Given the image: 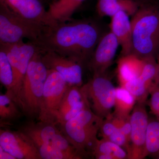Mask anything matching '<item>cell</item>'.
<instances>
[{
	"label": "cell",
	"mask_w": 159,
	"mask_h": 159,
	"mask_svg": "<svg viewBox=\"0 0 159 159\" xmlns=\"http://www.w3.org/2000/svg\"><path fill=\"white\" fill-rule=\"evenodd\" d=\"M92 156L97 159H127L128 153L122 147L106 139H98Z\"/></svg>",
	"instance_id": "20"
},
{
	"label": "cell",
	"mask_w": 159,
	"mask_h": 159,
	"mask_svg": "<svg viewBox=\"0 0 159 159\" xmlns=\"http://www.w3.org/2000/svg\"><path fill=\"white\" fill-rule=\"evenodd\" d=\"M119 46L116 37L111 31L103 33L89 60L86 67L93 75L107 72L112 64Z\"/></svg>",
	"instance_id": "11"
},
{
	"label": "cell",
	"mask_w": 159,
	"mask_h": 159,
	"mask_svg": "<svg viewBox=\"0 0 159 159\" xmlns=\"http://www.w3.org/2000/svg\"><path fill=\"white\" fill-rule=\"evenodd\" d=\"M42 59L48 69L59 73L70 85L81 87L83 66L77 61L51 51L42 52Z\"/></svg>",
	"instance_id": "12"
},
{
	"label": "cell",
	"mask_w": 159,
	"mask_h": 159,
	"mask_svg": "<svg viewBox=\"0 0 159 159\" xmlns=\"http://www.w3.org/2000/svg\"><path fill=\"white\" fill-rule=\"evenodd\" d=\"M0 159H16V158L0 146Z\"/></svg>",
	"instance_id": "29"
},
{
	"label": "cell",
	"mask_w": 159,
	"mask_h": 159,
	"mask_svg": "<svg viewBox=\"0 0 159 159\" xmlns=\"http://www.w3.org/2000/svg\"><path fill=\"white\" fill-rule=\"evenodd\" d=\"M69 85L59 73L48 69L38 117L39 121L56 124L57 111Z\"/></svg>",
	"instance_id": "8"
},
{
	"label": "cell",
	"mask_w": 159,
	"mask_h": 159,
	"mask_svg": "<svg viewBox=\"0 0 159 159\" xmlns=\"http://www.w3.org/2000/svg\"><path fill=\"white\" fill-rule=\"evenodd\" d=\"M136 101L134 96L126 89L122 87L116 88L114 111L113 115L118 117L130 116Z\"/></svg>",
	"instance_id": "21"
},
{
	"label": "cell",
	"mask_w": 159,
	"mask_h": 159,
	"mask_svg": "<svg viewBox=\"0 0 159 159\" xmlns=\"http://www.w3.org/2000/svg\"><path fill=\"white\" fill-rule=\"evenodd\" d=\"M157 61L158 64L159 70V54L158 55L157 57Z\"/></svg>",
	"instance_id": "30"
},
{
	"label": "cell",
	"mask_w": 159,
	"mask_h": 159,
	"mask_svg": "<svg viewBox=\"0 0 159 159\" xmlns=\"http://www.w3.org/2000/svg\"><path fill=\"white\" fill-rule=\"evenodd\" d=\"M41 1H42V2H43L44 1V0H41Z\"/></svg>",
	"instance_id": "31"
},
{
	"label": "cell",
	"mask_w": 159,
	"mask_h": 159,
	"mask_svg": "<svg viewBox=\"0 0 159 159\" xmlns=\"http://www.w3.org/2000/svg\"><path fill=\"white\" fill-rule=\"evenodd\" d=\"M159 159V120L149 119L146 143L145 157Z\"/></svg>",
	"instance_id": "23"
},
{
	"label": "cell",
	"mask_w": 159,
	"mask_h": 159,
	"mask_svg": "<svg viewBox=\"0 0 159 159\" xmlns=\"http://www.w3.org/2000/svg\"><path fill=\"white\" fill-rule=\"evenodd\" d=\"M57 124L41 122L37 123H29L25 125L20 130L26 134L33 141L36 147L43 144L49 143L54 137L59 133Z\"/></svg>",
	"instance_id": "18"
},
{
	"label": "cell",
	"mask_w": 159,
	"mask_h": 159,
	"mask_svg": "<svg viewBox=\"0 0 159 159\" xmlns=\"http://www.w3.org/2000/svg\"><path fill=\"white\" fill-rule=\"evenodd\" d=\"M41 51L31 59L23 81L20 107L29 117H38L48 69L42 59Z\"/></svg>",
	"instance_id": "4"
},
{
	"label": "cell",
	"mask_w": 159,
	"mask_h": 159,
	"mask_svg": "<svg viewBox=\"0 0 159 159\" xmlns=\"http://www.w3.org/2000/svg\"><path fill=\"white\" fill-rule=\"evenodd\" d=\"M129 17L125 11H120L111 17L110 31L116 37L121 47V56L131 54V24Z\"/></svg>",
	"instance_id": "15"
},
{
	"label": "cell",
	"mask_w": 159,
	"mask_h": 159,
	"mask_svg": "<svg viewBox=\"0 0 159 159\" xmlns=\"http://www.w3.org/2000/svg\"><path fill=\"white\" fill-rule=\"evenodd\" d=\"M145 104L136 102L131 113L130 148L128 159L145 158V143L149 119Z\"/></svg>",
	"instance_id": "9"
},
{
	"label": "cell",
	"mask_w": 159,
	"mask_h": 159,
	"mask_svg": "<svg viewBox=\"0 0 159 159\" xmlns=\"http://www.w3.org/2000/svg\"><path fill=\"white\" fill-rule=\"evenodd\" d=\"M0 146L16 159H42L34 142L21 130L1 129Z\"/></svg>",
	"instance_id": "10"
},
{
	"label": "cell",
	"mask_w": 159,
	"mask_h": 159,
	"mask_svg": "<svg viewBox=\"0 0 159 159\" xmlns=\"http://www.w3.org/2000/svg\"><path fill=\"white\" fill-rule=\"evenodd\" d=\"M152 87L139 77L126 83L122 87L125 88L134 96L136 102L146 104Z\"/></svg>",
	"instance_id": "24"
},
{
	"label": "cell",
	"mask_w": 159,
	"mask_h": 159,
	"mask_svg": "<svg viewBox=\"0 0 159 159\" xmlns=\"http://www.w3.org/2000/svg\"><path fill=\"white\" fill-rule=\"evenodd\" d=\"M140 5V0H97V11L100 17H111L120 11L133 16Z\"/></svg>",
	"instance_id": "17"
},
{
	"label": "cell",
	"mask_w": 159,
	"mask_h": 159,
	"mask_svg": "<svg viewBox=\"0 0 159 159\" xmlns=\"http://www.w3.org/2000/svg\"><path fill=\"white\" fill-rule=\"evenodd\" d=\"M46 27L20 16L0 0V45L14 44L25 39L36 42Z\"/></svg>",
	"instance_id": "5"
},
{
	"label": "cell",
	"mask_w": 159,
	"mask_h": 159,
	"mask_svg": "<svg viewBox=\"0 0 159 159\" xmlns=\"http://www.w3.org/2000/svg\"><path fill=\"white\" fill-rule=\"evenodd\" d=\"M81 87L69 85L56 114L57 125L62 126L84 109L89 106Z\"/></svg>",
	"instance_id": "14"
},
{
	"label": "cell",
	"mask_w": 159,
	"mask_h": 159,
	"mask_svg": "<svg viewBox=\"0 0 159 159\" xmlns=\"http://www.w3.org/2000/svg\"><path fill=\"white\" fill-rule=\"evenodd\" d=\"M85 0H56L49 5L48 10L51 18L57 22L73 19L72 16Z\"/></svg>",
	"instance_id": "19"
},
{
	"label": "cell",
	"mask_w": 159,
	"mask_h": 159,
	"mask_svg": "<svg viewBox=\"0 0 159 159\" xmlns=\"http://www.w3.org/2000/svg\"><path fill=\"white\" fill-rule=\"evenodd\" d=\"M150 99L148 104L151 112L159 120V84L154 85L150 91Z\"/></svg>",
	"instance_id": "28"
},
{
	"label": "cell",
	"mask_w": 159,
	"mask_h": 159,
	"mask_svg": "<svg viewBox=\"0 0 159 159\" xmlns=\"http://www.w3.org/2000/svg\"><path fill=\"white\" fill-rule=\"evenodd\" d=\"M158 1H159V0H158Z\"/></svg>",
	"instance_id": "32"
},
{
	"label": "cell",
	"mask_w": 159,
	"mask_h": 159,
	"mask_svg": "<svg viewBox=\"0 0 159 159\" xmlns=\"http://www.w3.org/2000/svg\"><path fill=\"white\" fill-rule=\"evenodd\" d=\"M143 60L132 54L120 56L118 61L117 74L121 87L141 75Z\"/></svg>",
	"instance_id": "16"
},
{
	"label": "cell",
	"mask_w": 159,
	"mask_h": 159,
	"mask_svg": "<svg viewBox=\"0 0 159 159\" xmlns=\"http://www.w3.org/2000/svg\"><path fill=\"white\" fill-rule=\"evenodd\" d=\"M0 81L7 91L11 92L13 83V73L5 48L0 45Z\"/></svg>",
	"instance_id": "25"
},
{
	"label": "cell",
	"mask_w": 159,
	"mask_h": 159,
	"mask_svg": "<svg viewBox=\"0 0 159 159\" xmlns=\"http://www.w3.org/2000/svg\"><path fill=\"white\" fill-rule=\"evenodd\" d=\"M81 88L94 113L103 119L110 116L115 106L116 88L107 72L93 74Z\"/></svg>",
	"instance_id": "6"
},
{
	"label": "cell",
	"mask_w": 159,
	"mask_h": 159,
	"mask_svg": "<svg viewBox=\"0 0 159 159\" xmlns=\"http://www.w3.org/2000/svg\"><path fill=\"white\" fill-rule=\"evenodd\" d=\"M3 46L7 53L13 73L11 93L19 106L23 81L31 59L37 52L43 51L34 42L24 41L10 45Z\"/></svg>",
	"instance_id": "7"
},
{
	"label": "cell",
	"mask_w": 159,
	"mask_h": 159,
	"mask_svg": "<svg viewBox=\"0 0 159 159\" xmlns=\"http://www.w3.org/2000/svg\"><path fill=\"white\" fill-rule=\"evenodd\" d=\"M131 19V54L144 59L159 54V1L140 0Z\"/></svg>",
	"instance_id": "2"
},
{
	"label": "cell",
	"mask_w": 159,
	"mask_h": 159,
	"mask_svg": "<svg viewBox=\"0 0 159 159\" xmlns=\"http://www.w3.org/2000/svg\"><path fill=\"white\" fill-rule=\"evenodd\" d=\"M103 34L94 20L72 19L47 26L35 43L44 51H53L86 67Z\"/></svg>",
	"instance_id": "1"
},
{
	"label": "cell",
	"mask_w": 159,
	"mask_h": 159,
	"mask_svg": "<svg viewBox=\"0 0 159 159\" xmlns=\"http://www.w3.org/2000/svg\"><path fill=\"white\" fill-rule=\"evenodd\" d=\"M37 148L42 159H77L73 155L59 150L48 143H43Z\"/></svg>",
	"instance_id": "26"
},
{
	"label": "cell",
	"mask_w": 159,
	"mask_h": 159,
	"mask_svg": "<svg viewBox=\"0 0 159 159\" xmlns=\"http://www.w3.org/2000/svg\"><path fill=\"white\" fill-rule=\"evenodd\" d=\"M16 13L43 26H51L57 22L51 18L41 0H1Z\"/></svg>",
	"instance_id": "13"
},
{
	"label": "cell",
	"mask_w": 159,
	"mask_h": 159,
	"mask_svg": "<svg viewBox=\"0 0 159 159\" xmlns=\"http://www.w3.org/2000/svg\"><path fill=\"white\" fill-rule=\"evenodd\" d=\"M103 119L94 113L89 106L60 126L61 131L86 158L93 157L98 140L97 134Z\"/></svg>",
	"instance_id": "3"
},
{
	"label": "cell",
	"mask_w": 159,
	"mask_h": 159,
	"mask_svg": "<svg viewBox=\"0 0 159 159\" xmlns=\"http://www.w3.org/2000/svg\"><path fill=\"white\" fill-rule=\"evenodd\" d=\"M19 106L15 100L10 91L0 96V120L1 123L14 121L21 116Z\"/></svg>",
	"instance_id": "22"
},
{
	"label": "cell",
	"mask_w": 159,
	"mask_h": 159,
	"mask_svg": "<svg viewBox=\"0 0 159 159\" xmlns=\"http://www.w3.org/2000/svg\"><path fill=\"white\" fill-rule=\"evenodd\" d=\"M130 116L127 117H121L111 115V119L117 128L121 131L127 138L130 145L131 124Z\"/></svg>",
	"instance_id": "27"
}]
</instances>
